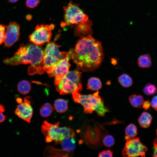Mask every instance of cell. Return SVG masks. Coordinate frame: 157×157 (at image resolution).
Masks as SVG:
<instances>
[{"instance_id": "cell-1", "label": "cell", "mask_w": 157, "mask_h": 157, "mask_svg": "<svg viewBox=\"0 0 157 157\" xmlns=\"http://www.w3.org/2000/svg\"><path fill=\"white\" fill-rule=\"evenodd\" d=\"M104 58L100 42L91 35L83 37L72 50L71 58L76 64L78 69L84 72L93 71L101 64Z\"/></svg>"}, {"instance_id": "cell-2", "label": "cell", "mask_w": 157, "mask_h": 157, "mask_svg": "<svg viewBox=\"0 0 157 157\" xmlns=\"http://www.w3.org/2000/svg\"><path fill=\"white\" fill-rule=\"evenodd\" d=\"M44 51L38 46L35 44H22L13 56L4 59L3 61L7 65L13 66L30 64L28 70L29 75L42 74L44 72Z\"/></svg>"}, {"instance_id": "cell-3", "label": "cell", "mask_w": 157, "mask_h": 157, "mask_svg": "<svg viewBox=\"0 0 157 157\" xmlns=\"http://www.w3.org/2000/svg\"><path fill=\"white\" fill-rule=\"evenodd\" d=\"M71 94L74 102L83 106L84 113L91 114L95 111L99 116H104L109 112L99 95L98 91L88 95L81 94L76 92Z\"/></svg>"}, {"instance_id": "cell-4", "label": "cell", "mask_w": 157, "mask_h": 157, "mask_svg": "<svg viewBox=\"0 0 157 157\" xmlns=\"http://www.w3.org/2000/svg\"><path fill=\"white\" fill-rule=\"evenodd\" d=\"M59 123V122L52 124L46 121H44L41 131L46 137V142L54 141L56 144H58L66 138L75 137V134L72 129L67 127H60Z\"/></svg>"}, {"instance_id": "cell-5", "label": "cell", "mask_w": 157, "mask_h": 157, "mask_svg": "<svg viewBox=\"0 0 157 157\" xmlns=\"http://www.w3.org/2000/svg\"><path fill=\"white\" fill-rule=\"evenodd\" d=\"M81 75V72L76 70L69 72L56 85V90L61 94L81 91L82 89L80 80Z\"/></svg>"}, {"instance_id": "cell-6", "label": "cell", "mask_w": 157, "mask_h": 157, "mask_svg": "<svg viewBox=\"0 0 157 157\" xmlns=\"http://www.w3.org/2000/svg\"><path fill=\"white\" fill-rule=\"evenodd\" d=\"M63 9L65 21L61 24L62 27L84 23L89 20L88 16L71 1Z\"/></svg>"}, {"instance_id": "cell-7", "label": "cell", "mask_w": 157, "mask_h": 157, "mask_svg": "<svg viewBox=\"0 0 157 157\" xmlns=\"http://www.w3.org/2000/svg\"><path fill=\"white\" fill-rule=\"evenodd\" d=\"M58 47L53 42H51L48 44L44 50V69L47 73L54 65L68 55V52H60Z\"/></svg>"}, {"instance_id": "cell-8", "label": "cell", "mask_w": 157, "mask_h": 157, "mask_svg": "<svg viewBox=\"0 0 157 157\" xmlns=\"http://www.w3.org/2000/svg\"><path fill=\"white\" fill-rule=\"evenodd\" d=\"M54 27L53 24L37 25L35 31L29 37L30 41L38 46L49 42L51 37L52 31Z\"/></svg>"}, {"instance_id": "cell-9", "label": "cell", "mask_w": 157, "mask_h": 157, "mask_svg": "<svg viewBox=\"0 0 157 157\" xmlns=\"http://www.w3.org/2000/svg\"><path fill=\"white\" fill-rule=\"evenodd\" d=\"M147 150V148L141 142L140 139L134 138L126 140L122 155L124 157H144Z\"/></svg>"}, {"instance_id": "cell-10", "label": "cell", "mask_w": 157, "mask_h": 157, "mask_svg": "<svg viewBox=\"0 0 157 157\" xmlns=\"http://www.w3.org/2000/svg\"><path fill=\"white\" fill-rule=\"evenodd\" d=\"M71 51L72 50L70 51L67 57L54 65L48 73L50 77H55V83L56 85L60 80L69 72L70 66L69 61L71 58Z\"/></svg>"}, {"instance_id": "cell-11", "label": "cell", "mask_w": 157, "mask_h": 157, "mask_svg": "<svg viewBox=\"0 0 157 157\" xmlns=\"http://www.w3.org/2000/svg\"><path fill=\"white\" fill-rule=\"evenodd\" d=\"M15 113L21 119L28 122H30L33 110L31 105L30 97H26L24 98V102L17 106Z\"/></svg>"}, {"instance_id": "cell-12", "label": "cell", "mask_w": 157, "mask_h": 157, "mask_svg": "<svg viewBox=\"0 0 157 157\" xmlns=\"http://www.w3.org/2000/svg\"><path fill=\"white\" fill-rule=\"evenodd\" d=\"M20 27L15 22L10 23L6 28L4 47L9 48L19 39Z\"/></svg>"}, {"instance_id": "cell-13", "label": "cell", "mask_w": 157, "mask_h": 157, "mask_svg": "<svg viewBox=\"0 0 157 157\" xmlns=\"http://www.w3.org/2000/svg\"><path fill=\"white\" fill-rule=\"evenodd\" d=\"M92 25V22L89 20L85 23L76 25L74 29L75 35L83 38L91 35Z\"/></svg>"}, {"instance_id": "cell-14", "label": "cell", "mask_w": 157, "mask_h": 157, "mask_svg": "<svg viewBox=\"0 0 157 157\" xmlns=\"http://www.w3.org/2000/svg\"><path fill=\"white\" fill-rule=\"evenodd\" d=\"M75 137H69L65 138L60 143L65 151L72 154L76 147Z\"/></svg>"}, {"instance_id": "cell-15", "label": "cell", "mask_w": 157, "mask_h": 157, "mask_svg": "<svg viewBox=\"0 0 157 157\" xmlns=\"http://www.w3.org/2000/svg\"><path fill=\"white\" fill-rule=\"evenodd\" d=\"M137 63L141 68H147L151 65V59L149 54H144L140 56L138 58Z\"/></svg>"}, {"instance_id": "cell-16", "label": "cell", "mask_w": 157, "mask_h": 157, "mask_svg": "<svg viewBox=\"0 0 157 157\" xmlns=\"http://www.w3.org/2000/svg\"><path fill=\"white\" fill-rule=\"evenodd\" d=\"M152 119V117L150 114L147 112H144L139 117L138 121L141 127L147 128L149 126Z\"/></svg>"}, {"instance_id": "cell-17", "label": "cell", "mask_w": 157, "mask_h": 157, "mask_svg": "<svg viewBox=\"0 0 157 157\" xmlns=\"http://www.w3.org/2000/svg\"><path fill=\"white\" fill-rule=\"evenodd\" d=\"M55 110L58 113H62L66 111L68 109V104L67 101L62 99L56 100L54 103Z\"/></svg>"}, {"instance_id": "cell-18", "label": "cell", "mask_w": 157, "mask_h": 157, "mask_svg": "<svg viewBox=\"0 0 157 157\" xmlns=\"http://www.w3.org/2000/svg\"><path fill=\"white\" fill-rule=\"evenodd\" d=\"M102 87V84L98 78L92 77L89 79L87 84V88L94 91H98Z\"/></svg>"}, {"instance_id": "cell-19", "label": "cell", "mask_w": 157, "mask_h": 157, "mask_svg": "<svg viewBox=\"0 0 157 157\" xmlns=\"http://www.w3.org/2000/svg\"><path fill=\"white\" fill-rule=\"evenodd\" d=\"M125 140L132 139L135 138L137 134V129L135 125L133 123L128 125L126 128Z\"/></svg>"}, {"instance_id": "cell-20", "label": "cell", "mask_w": 157, "mask_h": 157, "mask_svg": "<svg viewBox=\"0 0 157 157\" xmlns=\"http://www.w3.org/2000/svg\"><path fill=\"white\" fill-rule=\"evenodd\" d=\"M129 100L131 105L133 107L137 108L141 107L144 101L143 98L142 96L136 94L130 96Z\"/></svg>"}, {"instance_id": "cell-21", "label": "cell", "mask_w": 157, "mask_h": 157, "mask_svg": "<svg viewBox=\"0 0 157 157\" xmlns=\"http://www.w3.org/2000/svg\"><path fill=\"white\" fill-rule=\"evenodd\" d=\"M18 91L22 94H26L29 92L31 89L29 82L26 80H22L18 83L17 86Z\"/></svg>"}, {"instance_id": "cell-22", "label": "cell", "mask_w": 157, "mask_h": 157, "mask_svg": "<svg viewBox=\"0 0 157 157\" xmlns=\"http://www.w3.org/2000/svg\"><path fill=\"white\" fill-rule=\"evenodd\" d=\"M53 110V106L50 103H47L40 108V114L43 117H47L51 115Z\"/></svg>"}, {"instance_id": "cell-23", "label": "cell", "mask_w": 157, "mask_h": 157, "mask_svg": "<svg viewBox=\"0 0 157 157\" xmlns=\"http://www.w3.org/2000/svg\"><path fill=\"white\" fill-rule=\"evenodd\" d=\"M118 81L120 84L124 87H129L133 84V81L131 78L125 74H123L119 76Z\"/></svg>"}, {"instance_id": "cell-24", "label": "cell", "mask_w": 157, "mask_h": 157, "mask_svg": "<svg viewBox=\"0 0 157 157\" xmlns=\"http://www.w3.org/2000/svg\"><path fill=\"white\" fill-rule=\"evenodd\" d=\"M157 91L156 86L150 83H147L143 89L144 93L147 95H154L156 93Z\"/></svg>"}, {"instance_id": "cell-25", "label": "cell", "mask_w": 157, "mask_h": 157, "mask_svg": "<svg viewBox=\"0 0 157 157\" xmlns=\"http://www.w3.org/2000/svg\"><path fill=\"white\" fill-rule=\"evenodd\" d=\"M115 139L111 135H108L105 136L103 140L104 145L107 147L112 146L115 143Z\"/></svg>"}, {"instance_id": "cell-26", "label": "cell", "mask_w": 157, "mask_h": 157, "mask_svg": "<svg viewBox=\"0 0 157 157\" xmlns=\"http://www.w3.org/2000/svg\"><path fill=\"white\" fill-rule=\"evenodd\" d=\"M40 0H26V5L27 7L33 8L39 4Z\"/></svg>"}, {"instance_id": "cell-27", "label": "cell", "mask_w": 157, "mask_h": 157, "mask_svg": "<svg viewBox=\"0 0 157 157\" xmlns=\"http://www.w3.org/2000/svg\"><path fill=\"white\" fill-rule=\"evenodd\" d=\"M5 26L0 24V44L4 42L5 38Z\"/></svg>"}, {"instance_id": "cell-28", "label": "cell", "mask_w": 157, "mask_h": 157, "mask_svg": "<svg viewBox=\"0 0 157 157\" xmlns=\"http://www.w3.org/2000/svg\"><path fill=\"white\" fill-rule=\"evenodd\" d=\"M113 154V152L110 149L104 150L99 154L98 157H111Z\"/></svg>"}, {"instance_id": "cell-29", "label": "cell", "mask_w": 157, "mask_h": 157, "mask_svg": "<svg viewBox=\"0 0 157 157\" xmlns=\"http://www.w3.org/2000/svg\"><path fill=\"white\" fill-rule=\"evenodd\" d=\"M151 105L155 110L157 111V95L153 98L151 102Z\"/></svg>"}, {"instance_id": "cell-30", "label": "cell", "mask_w": 157, "mask_h": 157, "mask_svg": "<svg viewBox=\"0 0 157 157\" xmlns=\"http://www.w3.org/2000/svg\"><path fill=\"white\" fill-rule=\"evenodd\" d=\"M154 157H157V138L155 139L154 141Z\"/></svg>"}, {"instance_id": "cell-31", "label": "cell", "mask_w": 157, "mask_h": 157, "mask_svg": "<svg viewBox=\"0 0 157 157\" xmlns=\"http://www.w3.org/2000/svg\"><path fill=\"white\" fill-rule=\"evenodd\" d=\"M142 105V107L146 110L150 107L151 103L148 101H144Z\"/></svg>"}, {"instance_id": "cell-32", "label": "cell", "mask_w": 157, "mask_h": 157, "mask_svg": "<svg viewBox=\"0 0 157 157\" xmlns=\"http://www.w3.org/2000/svg\"><path fill=\"white\" fill-rule=\"evenodd\" d=\"M6 117L2 112L0 111V122H3L6 119Z\"/></svg>"}, {"instance_id": "cell-33", "label": "cell", "mask_w": 157, "mask_h": 157, "mask_svg": "<svg viewBox=\"0 0 157 157\" xmlns=\"http://www.w3.org/2000/svg\"><path fill=\"white\" fill-rule=\"evenodd\" d=\"M4 111L5 109L4 107L2 105L0 104V111L3 112Z\"/></svg>"}, {"instance_id": "cell-34", "label": "cell", "mask_w": 157, "mask_h": 157, "mask_svg": "<svg viewBox=\"0 0 157 157\" xmlns=\"http://www.w3.org/2000/svg\"><path fill=\"white\" fill-rule=\"evenodd\" d=\"M17 101L18 103L20 104L22 102V100L21 98H19L17 99Z\"/></svg>"}, {"instance_id": "cell-35", "label": "cell", "mask_w": 157, "mask_h": 157, "mask_svg": "<svg viewBox=\"0 0 157 157\" xmlns=\"http://www.w3.org/2000/svg\"><path fill=\"white\" fill-rule=\"evenodd\" d=\"M18 0H9L10 2L12 3H14L16 2Z\"/></svg>"}, {"instance_id": "cell-36", "label": "cell", "mask_w": 157, "mask_h": 157, "mask_svg": "<svg viewBox=\"0 0 157 157\" xmlns=\"http://www.w3.org/2000/svg\"><path fill=\"white\" fill-rule=\"evenodd\" d=\"M156 135L157 136V129L156 130Z\"/></svg>"}]
</instances>
